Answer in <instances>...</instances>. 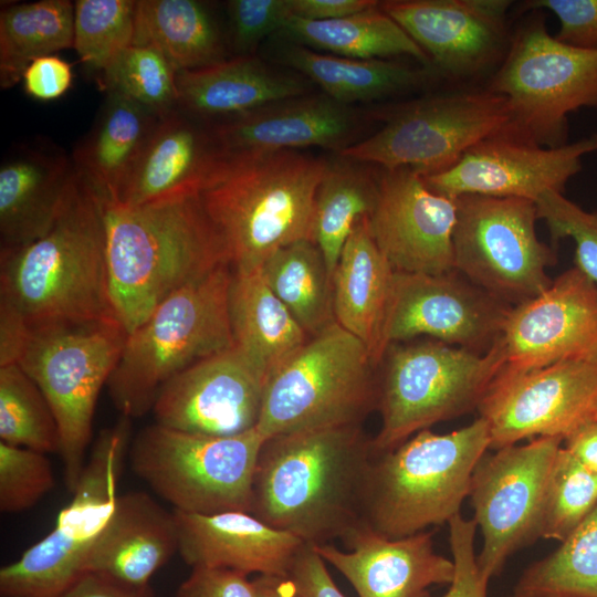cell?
I'll return each instance as SVG.
<instances>
[{"label": "cell", "instance_id": "obj_1", "mask_svg": "<svg viewBox=\"0 0 597 597\" xmlns=\"http://www.w3.org/2000/svg\"><path fill=\"white\" fill-rule=\"evenodd\" d=\"M375 454L362 425L268 438L258 458L249 513L311 546L342 541L363 521Z\"/></svg>", "mask_w": 597, "mask_h": 597}, {"label": "cell", "instance_id": "obj_2", "mask_svg": "<svg viewBox=\"0 0 597 597\" xmlns=\"http://www.w3.org/2000/svg\"><path fill=\"white\" fill-rule=\"evenodd\" d=\"M103 206L109 294L127 333L170 295L229 263L198 191Z\"/></svg>", "mask_w": 597, "mask_h": 597}, {"label": "cell", "instance_id": "obj_3", "mask_svg": "<svg viewBox=\"0 0 597 597\" xmlns=\"http://www.w3.org/2000/svg\"><path fill=\"white\" fill-rule=\"evenodd\" d=\"M0 308L28 328L118 322L109 294L103 201L77 170L53 227L24 247L0 249Z\"/></svg>", "mask_w": 597, "mask_h": 597}, {"label": "cell", "instance_id": "obj_4", "mask_svg": "<svg viewBox=\"0 0 597 597\" xmlns=\"http://www.w3.org/2000/svg\"><path fill=\"white\" fill-rule=\"evenodd\" d=\"M328 161L297 150L220 155L198 192L233 272L313 241L315 198Z\"/></svg>", "mask_w": 597, "mask_h": 597}, {"label": "cell", "instance_id": "obj_5", "mask_svg": "<svg viewBox=\"0 0 597 597\" xmlns=\"http://www.w3.org/2000/svg\"><path fill=\"white\" fill-rule=\"evenodd\" d=\"M490 444L489 425L478 417L448 433L421 430L375 454L363 521L391 538L449 523L469 496L474 468Z\"/></svg>", "mask_w": 597, "mask_h": 597}, {"label": "cell", "instance_id": "obj_6", "mask_svg": "<svg viewBox=\"0 0 597 597\" xmlns=\"http://www.w3.org/2000/svg\"><path fill=\"white\" fill-rule=\"evenodd\" d=\"M233 271L224 263L180 289L127 334L107 391L121 416L153 410L161 388L193 364L233 346L229 292Z\"/></svg>", "mask_w": 597, "mask_h": 597}, {"label": "cell", "instance_id": "obj_7", "mask_svg": "<svg viewBox=\"0 0 597 597\" xmlns=\"http://www.w3.org/2000/svg\"><path fill=\"white\" fill-rule=\"evenodd\" d=\"M503 366L499 341L485 354L432 338L390 344L377 373L381 426L373 438L376 454L478 410Z\"/></svg>", "mask_w": 597, "mask_h": 597}, {"label": "cell", "instance_id": "obj_8", "mask_svg": "<svg viewBox=\"0 0 597 597\" xmlns=\"http://www.w3.org/2000/svg\"><path fill=\"white\" fill-rule=\"evenodd\" d=\"M377 373L365 344L334 323L266 379L256 428L268 439L362 425L377 406Z\"/></svg>", "mask_w": 597, "mask_h": 597}, {"label": "cell", "instance_id": "obj_9", "mask_svg": "<svg viewBox=\"0 0 597 597\" xmlns=\"http://www.w3.org/2000/svg\"><path fill=\"white\" fill-rule=\"evenodd\" d=\"M127 334L119 322L32 327L17 359L54 412L65 486L71 493L87 461L100 392L117 365Z\"/></svg>", "mask_w": 597, "mask_h": 597}, {"label": "cell", "instance_id": "obj_10", "mask_svg": "<svg viewBox=\"0 0 597 597\" xmlns=\"http://www.w3.org/2000/svg\"><path fill=\"white\" fill-rule=\"evenodd\" d=\"M485 88L507 103L506 132L538 146H564L569 114L597 109V49L561 42L549 34L544 17L533 14L512 32Z\"/></svg>", "mask_w": 597, "mask_h": 597}, {"label": "cell", "instance_id": "obj_11", "mask_svg": "<svg viewBox=\"0 0 597 597\" xmlns=\"http://www.w3.org/2000/svg\"><path fill=\"white\" fill-rule=\"evenodd\" d=\"M265 441L254 428L208 436L153 423L132 440L133 471L174 511L250 512L253 475Z\"/></svg>", "mask_w": 597, "mask_h": 597}, {"label": "cell", "instance_id": "obj_12", "mask_svg": "<svg viewBox=\"0 0 597 597\" xmlns=\"http://www.w3.org/2000/svg\"><path fill=\"white\" fill-rule=\"evenodd\" d=\"M132 440V421L125 416L98 433L52 531L1 567V597H60L84 574L91 548L114 511Z\"/></svg>", "mask_w": 597, "mask_h": 597}, {"label": "cell", "instance_id": "obj_13", "mask_svg": "<svg viewBox=\"0 0 597 597\" xmlns=\"http://www.w3.org/2000/svg\"><path fill=\"white\" fill-rule=\"evenodd\" d=\"M507 122L505 98L485 87L441 92L395 108L381 128L338 155L383 169L408 167L426 177L454 166Z\"/></svg>", "mask_w": 597, "mask_h": 597}, {"label": "cell", "instance_id": "obj_14", "mask_svg": "<svg viewBox=\"0 0 597 597\" xmlns=\"http://www.w3.org/2000/svg\"><path fill=\"white\" fill-rule=\"evenodd\" d=\"M457 199L453 268L511 306L544 292L555 251L536 234L534 201L465 195Z\"/></svg>", "mask_w": 597, "mask_h": 597}, {"label": "cell", "instance_id": "obj_15", "mask_svg": "<svg viewBox=\"0 0 597 597\" xmlns=\"http://www.w3.org/2000/svg\"><path fill=\"white\" fill-rule=\"evenodd\" d=\"M562 444L558 437L535 438L488 451L475 465L469 496L482 535L476 563L489 580L511 555L541 537L547 482Z\"/></svg>", "mask_w": 597, "mask_h": 597}, {"label": "cell", "instance_id": "obj_16", "mask_svg": "<svg viewBox=\"0 0 597 597\" xmlns=\"http://www.w3.org/2000/svg\"><path fill=\"white\" fill-rule=\"evenodd\" d=\"M490 450L525 439L563 440L597 417V353L521 371H500L478 408Z\"/></svg>", "mask_w": 597, "mask_h": 597}, {"label": "cell", "instance_id": "obj_17", "mask_svg": "<svg viewBox=\"0 0 597 597\" xmlns=\"http://www.w3.org/2000/svg\"><path fill=\"white\" fill-rule=\"evenodd\" d=\"M511 308L455 270L395 271L381 328L384 354L390 344L419 336L485 354L499 341Z\"/></svg>", "mask_w": 597, "mask_h": 597}, {"label": "cell", "instance_id": "obj_18", "mask_svg": "<svg viewBox=\"0 0 597 597\" xmlns=\"http://www.w3.org/2000/svg\"><path fill=\"white\" fill-rule=\"evenodd\" d=\"M510 0H388L380 9L420 46L437 76L472 81L502 63Z\"/></svg>", "mask_w": 597, "mask_h": 597}, {"label": "cell", "instance_id": "obj_19", "mask_svg": "<svg viewBox=\"0 0 597 597\" xmlns=\"http://www.w3.org/2000/svg\"><path fill=\"white\" fill-rule=\"evenodd\" d=\"M590 151L589 138L547 148L502 129L470 147L451 168L423 180L430 190L453 199L475 195L536 202L547 191L563 192Z\"/></svg>", "mask_w": 597, "mask_h": 597}, {"label": "cell", "instance_id": "obj_20", "mask_svg": "<svg viewBox=\"0 0 597 597\" xmlns=\"http://www.w3.org/2000/svg\"><path fill=\"white\" fill-rule=\"evenodd\" d=\"M265 377L234 345L171 378L153 407L156 423L208 436L256 428Z\"/></svg>", "mask_w": 597, "mask_h": 597}, {"label": "cell", "instance_id": "obj_21", "mask_svg": "<svg viewBox=\"0 0 597 597\" xmlns=\"http://www.w3.org/2000/svg\"><path fill=\"white\" fill-rule=\"evenodd\" d=\"M367 221L394 271L441 274L454 270L457 199L430 190L411 168L383 169Z\"/></svg>", "mask_w": 597, "mask_h": 597}, {"label": "cell", "instance_id": "obj_22", "mask_svg": "<svg viewBox=\"0 0 597 597\" xmlns=\"http://www.w3.org/2000/svg\"><path fill=\"white\" fill-rule=\"evenodd\" d=\"M501 371L521 373L597 353V285L577 268L512 306L499 338Z\"/></svg>", "mask_w": 597, "mask_h": 597}, {"label": "cell", "instance_id": "obj_23", "mask_svg": "<svg viewBox=\"0 0 597 597\" xmlns=\"http://www.w3.org/2000/svg\"><path fill=\"white\" fill-rule=\"evenodd\" d=\"M313 546L326 564L337 569L358 597H431L430 588L450 585L454 563L434 549L433 533L391 538L362 521L343 540Z\"/></svg>", "mask_w": 597, "mask_h": 597}, {"label": "cell", "instance_id": "obj_24", "mask_svg": "<svg viewBox=\"0 0 597 597\" xmlns=\"http://www.w3.org/2000/svg\"><path fill=\"white\" fill-rule=\"evenodd\" d=\"M224 154L322 147L338 154L355 144L360 118L325 94L282 100L247 114L208 124Z\"/></svg>", "mask_w": 597, "mask_h": 597}, {"label": "cell", "instance_id": "obj_25", "mask_svg": "<svg viewBox=\"0 0 597 597\" xmlns=\"http://www.w3.org/2000/svg\"><path fill=\"white\" fill-rule=\"evenodd\" d=\"M178 554L192 568H221L258 576H289L305 545L249 512L193 514L174 511Z\"/></svg>", "mask_w": 597, "mask_h": 597}, {"label": "cell", "instance_id": "obj_26", "mask_svg": "<svg viewBox=\"0 0 597 597\" xmlns=\"http://www.w3.org/2000/svg\"><path fill=\"white\" fill-rule=\"evenodd\" d=\"M73 159L56 148L17 147L0 166V249L24 247L55 223L73 184Z\"/></svg>", "mask_w": 597, "mask_h": 597}, {"label": "cell", "instance_id": "obj_27", "mask_svg": "<svg viewBox=\"0 0 597 597\" xmlns=\"http://www.w3.org/2000/svg\"><path fill=\"white\" fill-rule=\"evenodd\" d=\"M178 553L175 513L149 494L126 492L86 558L84 573L101 574L134 586L150 578Z\"/></svg>", "mask_w": 597, "mask_h": 597}, {"label": "cell", "instance_id": "obj_28", "mask_svg": "<svg viewBox=\"0 0 597 597\" xmlns=\"http://www.w3.org/2000/svg\"><path fill=\"white\" fill-rule=\"evenodd\" d=\"M220 155L209 125L180 111L160 117L113 202L139 206L198 191Z\"/></svg>", "mask_w": 597, "mask_h": 597}, {"label": "cell", "instance_id": "obj_29", "mask_svg": "<svg viewBox=\"0 0 597 597\" xmlns=\"http://www.w3.org/2000/svg\"><path fill=\"white\" fill-rule=\"evenodd\" d=\"M178 111L212 124L269 104L307 94L305 77L268 64L256 55L177 73Z\"/></svg>", "mask_w": 597, "mask_h": 597}, {"label": "cell", "instance_id": "obj_30", "mask_svg": "<svg viewBox=\"0 0 597 597\" xmlns=\"http://www.w3.org/2000/svg\"><path fill=\"white\" fill-rule=\"evenodd\" d=\"M394 269L371 237L367 218L359 220L333 273L336 323L360 339L376 366L384 356L381 328Z\"/></svg>", "mask_w": 597, "mask_h": 597}, {"label": "cell", "instance_id": "obj_31", "mask_svg": "<svg viewBox=\"0 0 597 597\" xmlns=\"http://www.w3.org/2000/svg\"><path fill=\"white\" fill-rule=\"evenodd\" d=\"M158 119L133 100L107 93L92 129L72 156L102 201L115 200Z\"/></svg>", "mask_w": 597, "mask_h": 597}, {"label": "cell", "instance_id": "obj_32", "mask_svg": "<svg viewBox=\"0 0 597 597\" xmlns=\"http://www.w3.org/2000/svg\"><path fill=\"white\" fill-rule=\"evenodd\" d=\"M281 64L320 86L331 98L349 105L415 91L437 75L427 66L394 60H358L322 53L290 42L279 50Z\"/></svg>", "mask_w": 597, "mask_h": 597}, {"label": "cell", "instance_id": "obj_33", "mask_svg": "<svg viewBox=\"0 0 597 597\" xmlns=\"http://www.w3.org/2000/svg\"><path fill=\"white\" fill-rule=\"evenodd\" d=\"M229 315L233 345L265 379L308 339V335L270 290L259 270L233 272Z\"/></svg>", "mask_w": 597, "mask_h": 597}, {"label": "cell", "instance_id": "obj_34", "mask_svg": "<svg viewBox=\"0 0 597 597\" xmlns=\"http://www.w3.org/2000/svg\"><path fill=\"white\" fill-rule=\"evenodd\" d=\"M133 44L156 48L177 72L228 59L224 31L211 6L199 0L136 1Z\"/></svg>", "mask_w": 597, "mask_h": 597}, {"label": "cell", "instance_id": "obj_35", "mask_svg": "<svg viewBox=\"0 0 597 597\" xmlns=\"http://www.w3.org/2000/svg\"><path fill=\"white\" fill-rule=\"evenodd\" d=\"M290 42L343 57L390 60L406 55L430 67V61L379 2L355 14L326 21L292 17L282 32Z\"/></svg>", "mask_w": 597, "mask_h": 597}, {"label": "cell", "instance_id": "obj_36", "mask_svg": "<svg viewBox=\"0 0 597 597\" xmlns=\"http://www.w3.org/2000/svg\"><path fill=\"white\" fill-rule=\"evenodd\" d=\"M259 271L308 337L336 323L332 275L314 241L281 248Z\"/></svg>", "mask_w": 597, "mask_h": 597}, {"label": "cell", "instance_id": "obj_37", "mask_svg": "<svg viewBox=\"0 0 597 597\" xmlns=\"http://www.w3.org/2000/svg\"><path fill=\"white\" fill-rule=\"evenodd\" d=\"M74 4L69 0L11 3L0 12V84L22 81L36 59L73 48Z\"/></svg>", "mask_w": 597, "mask_h": 597}, {"label": "cell", "instance_id": "obj_38", "mask_svg": "<svg viewBox=\"0 0 597 597\" xmlns=\"http://www.w3.org/2000/svg\"><path fill=\"white\" fill-rule=\"evenodd\" d=\"M378 176L368 164L343 156L327 164L315 198L313 241L332 279L352 230L375 206Z\"/></svg>", "mask_w": 597, "mask_h": 597}, {"label": "cell", "instance_id": "obj_39", "mask_svg": "<svg viewBox=\"0 0 597 597\" xmlns=\"http://www.w3.org/2000/svg\"><path fill=\"white\" fill-rule=\"evenodd\" d=\"M514 594L597 597V504L557 549L523 572Z\"/></svg>", "mask_w": 597, "mask_h": 597}, {"label": "cell", "instance_id": "obj_40", "mask_svg": "<svg viewBox=\"0 0 597 597\" xmlns=\"http://www.w3.org/2000/svg\"><path fill=\"white\" fill-rule=\"evenodd\" d=\"M0 442L60 453L54 412L39 386L15 363L0 366Z\"/></svg>", "mask_w": 597, "mask_h": 597}, {"label": "cell", "instance_id": "obj_41", "mask_svg": "<svg viewBox=\"0 0 597 597\" xmlns=\"http://www.w3.org/2000/svg\"><path fill=\"white\" fill-rule=\"evenodd\" d=\"M177 73L156 48L132 44L97 83L106 93L122 94L160 118L178 109Z\"/></svg>", "mask_w": 597, "mask_h": 597}, {"label": "cell", "instance_id": "obj_42", "mask_svg": "<svg viewBox=\"0 0 597 597\" xmlns=\"http://www.w3.org/2000/svg\"><path fill=\"white\" fill-rule=\"evenodd\" d=\"M135 13L133 0L75 1L73 49L96 80L133 44Z\"/></svg>", "mask_w": 597, "mask_h": 597}, {"label": "cell", "instance_id": "obj_43", "mask_svg": "<svg viewBox=\"0 0 597 597\" xmlns=\"http://www.w3.org/2000/svg\"><path fill=\"white\" fill-rule=\"evenodd\" d=\"M597 504V473L563 444L555 457L545 492L541 537L563 542Z\"/></svg>", "mask_w": 597, "mask_h": 597}, {"label": "cell", "instance_id": "obj_44", "mask_svg": "<svg viewBox=\"0 0 597 597\" xmlns=\"http://www.w3.org/2000/svg\"><path fill=\"white\" fill-rule=\"evenodd\" d=\"M46 453L0 442V511L20 513L34 506L54 486Z\"/></svg>", "mask_w": 597, "mask_h": 597}, {"label": "cell", "instance_id": "obj_45", "mask_svg": "<svg viewBox=\"0 0 597 597\" xmlns=\"http://www.w3.org/2000/svg\"><path fill=\"white\" fill-rule=\"evenodd\" d=\"M535 203L552 241L573 239L575 268L597 285V211H586L557 191L545 192Z\"/></svg>", "mask_w": 597, "mask_h": 597}, {"label": "cell", "instance_id": "obj_46", "mask_svg": "<svg viewBox=\"0 0 597 597\" xmlns=\"http://www.w3.org/2000/svg\"><path fill=\"white\" fill-rule=\"evenodd\" d=\"M226 13L224 38L233 56L255 55L260 43L293 17L291 0H230Z\"/></svg>", "mask_w": 597, "mask_h": 597}, {"label": "cell", "instance_id": "obj_47", "mask_svg": "<svg viewBox=\"0 0 597 597\" xmlns=\"http://www.w3.org/2000/svg\"><path fill=\"white\" fill-rule=\"evenodd\" d=\"M449 545L454 563V577L442 597H488L489 579L478 566L474 549L476 524L457 514L449 523Z\"/></svg>", "mask_w": 597, "mask_h": 597}, {"label": "cell", "instance_id": "obj_48", "mask_svg": "<svg viewBox=\"0 0 597 597\" xmlns=\"http://www.w3.org/2000/svg\"><path fill=\"white\" fill-rule=\"evenodd\" d=\"M523 11L547 10L559 21L557 40L582 49H597V0H531Z\"/></svg>", "mask_w": 597, "mask_h": 597}, {"label": "cell", "instance_id": "obj_49", "mask_svg": "<svg viewBox=\"0 0 597 597\" xmlns=\"http://www.w3.org/2000/svg\"><path fill=\"white\" fill-rule=\"evenodd\" d=\"M176 597H258L247 575L221 568H192Z\"/></svg>", "mask_w": 597, "mask_h": 597}, {"label": "cell", "instance_id": "obj_50", "mask_svg": "<svg viewBox=\"0 0 597 597\" xmlns=\"http://www.w3.org/2000/svg\"><path fill=\"white\" fill-rule=\"evenodd\" d=\"M72 82V65L54 54L34 60L22 76L24 92L43 102L63 96L70 90Z\"/></svg>", "mask_w": 597, "mask_h": 597}, {"label": "cell", "instance_id": "obj_51", "mask_svg": "<svg viewBox=\"0 0 597 597\" xmlns=\"http://www.w3.org/2000/svg\"><path fill=\"white\" fill-rule=\"evenodd\" d=\"M289 577L301 597H345L331 577L326 563L311 545L302 547Z\"/></svg>", "mask_w": 597, "mask_h": 597}, {"label": "cell", "instance_id": "obj_52", "mask_svg": "<svg viewBox=\"0 0 597 597\" xmlns=\"http://www.w3.org/2000/svg\"><path fill=\"white\" fill-rule=\"evenodd\" d=\"M60 597H155L150 585L134 586L114 578L84 573Z\"/></svg>", "mask_w": 597, "mask_h": 597}, {"label": "cell", "instance_id": "obj_53", "mask_svg": "<svg viewBox=\"0 0 597 597\" xmlns=\"http://www.w3.org/2000/svg\"><path fill=\"white\" fill-rule=\"evenodd\" d=\"M376 4L374 0H291L293 17L310 21L341 19Z\"/></svg>", "mask_w": 597, "mask_h": 597}, {"label": "cell", "instance_id": "obj_54", "mask_svg": "<svg viewBox=\"0 0 597 597\" xmlns=\"http://www.w3.org/2000/svg\"><path fill=\"white\" fill-rule=\"evenodd\" d=\"M563 443L583 465L597 473V417L570 432Z\"/></svg>", "mask_w": 597, "mask_h": 597}, {"label": "cell", "instance_id": "obj_55", "mask_svg": "<svg viewBox=\"0 0 597 597\" xmlns=\"http://www.w3.org/2000/svg\"><path fill=\"white\" fill-rule=\"evenodd\" d=\"M253 584L258 597H301L289 576H256Z\"/></svg>", "mask_w": 597, "mask_h": 597}, {"label": "cell", "instance_id": "obj_56", "mask_svg": "<svg viewBox=\"0 0 597 597\" xmlns=\"http://www.w3.org/2000/svg\"><path fill=\"white\" fill-rule=\"evenodd\" d=\"M589 139H590L591 146H593V148H594L593 150H594V151L597 150V134L590 136Z\"/></svg>", "mask_w": 597, "mask_h": 597}, {"label": "cell", "instance_id": "obj_57", "mask_svg": "<svg viewBox=\"0 0 597 597\" xmlns=\"http://www.w3.org/2000/svg\"><path fill=\"white\" fill-rule=\"evenodd\" d=\"M509 597H522V596H519V595H516V594L513 593V594H512L511 596H509Z\"/></svg>", "mask_w": 597, "mask_h": 597}]
</instances>
